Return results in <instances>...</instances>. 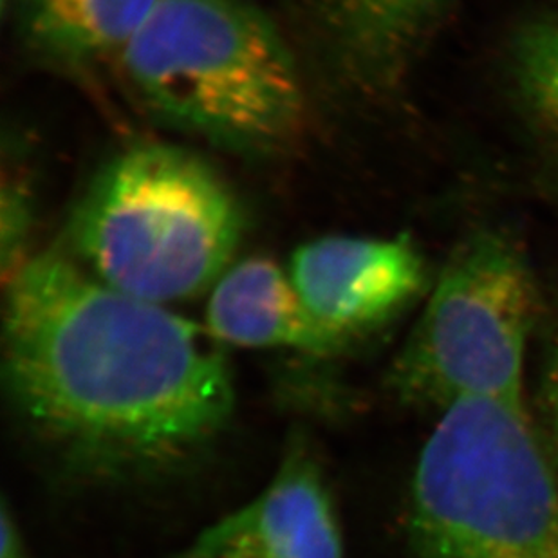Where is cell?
<instances>
[{
	"label": "cell",
	"instance_id": "obj_1",
	"mask_svg": "<svg viewBox=\"0 0 558 558\" xmlns=\"http://www.w3.org/2000/svg\"><path fill=\"white\" fill-rule=\"evenodd\" d=\"M214 342L60 252L4 280L5 396L60 469L90 485L163 480L227 433L235 385Z\"/></svg>",
	"mask_w": 558,
	"mask_h": 558
},
{
	"label": "cell",
	"instance_id": "obj_2",
	"mask_svg": "<svg viewBox=\"0 0 558 558\" xmlns=\"http://www.w3.org/2000/svg\"><path fill=\"white\" fill-rule=\"evenodd\" d=\"M120 60L161 122L230 150L274 154L304 129L295 59L244 0H161Z\"/></svg>",
	"mask_w": 558,
	"mask_h": 558
},
{
	"label": "cell",
	"instance_id": "obj_3",
	"mask_svg": "<svg viewBox=\"0 0 558 558\" xmlns=\"http://www.w3.org/2000/svg\"><path fill=\"white\" fill-rule=\"evenodd\" d=\"M243 232V208L210 165L185 148L142 143L98 172L69 241L104 284L163 306L214 288Z\"/></svg>",
	"mask_w": 558,
	"mask_h": 558
},
{
	"label": "cell",
	"instance_id": "obj_4",
	"mask_svg": "<svg viewBox=\"0 0 558 558\" xmlns=\"http://www.w3.org/2000/svg\"><path fill=\"white\" fill-rule=\"evenodd\" d=\"M409 558H558V480L526 405L442 412L412 477Z\"/></svg>",
	"mask_w": 558,
	"mask_h": 558
},
{
	"label": "cell",
	"instance_id": "obj_5",
	"mask_svg": "<svg viewBox=\"0 0 558 558\" xmlns=\"http://www.w3.org/2000/svg\"><path fill=\"white\" fill-rule=\"evenodd\" d=\"M541 296L521 243L480 228L453 246L387 373L396 400L439 414L464 401L526 405L524 364Z\"/></svg>",
	"mask_w": 558,
	"mask_h": 558
},
{
	"label": "cell",
	"instance_id": "obj_6",
	"mask_svg": "<svg viewBox=\"0 0 558 558\" xmlns=\"http://www.w3.org/2000/svg\"><path fill=\"white\" fill-rule=\"evenodd\" d=\"M290 277L311 315L348 348L381 331L430 286L411 239L324 238L291 257Z\"/></svg>",
	"mask_w": 558,
	"mask_h": 558
},
{
	"label": "cell",
	"instance_id": "obj_7",
	"mask_svg": "<svg viewBox=\"0 0 558 558\" xmlns=\"http://www.w3.org/2000/svg\"><path fill=\"white\" fill-rule=\"evenodd\" d=\"M172 558H343L326 470L304 434L291 437L268 486Z\"/></svg>",
	"mask_w": 558,
	"mask_h": 558
},
{
	"label": "cell",
	"instance_id": "obj_8",
	"mask_svg": "<svg viewBox=\"0 0 558 558\" xmlns=\"http://www.w3.org/2000/svg\"><path fill=\"white\" fill-rule=\"evenodd\" d=\"M206 329L217 342L239 348L295 349L318 359L349 349L313 318L290 275L258 257L235 264L217 280Z\"/></svg>",
	"mask_w": 558,
	"mask_h": 558
},
{
	"label": "cell",
	"instance_id": "obj_9",
	"mask_svg": "<svg viewBox=\"0 0 558 558\" xmlns=\"http://www.w3.org/2000/svg\"><path fill=\"white\" fill-rule=\"evenodd\" d=\"M453 2L315 0V10L345 71L367 82L396 84Z\"/></svg>",
	"mask_w": 558,
	"mask_h": 558
},
{
	"label": "cell",
	"instance_id": "obj_10",
	"mask_svg": "<svg viewBox=\"0 0 558 558\" xmlns=\"http://www.w3.org/2000/svg\"><path fill=\"white\" fill-rule=\"evenodd\" d=\"M161 0H21L33 48L80 65L122 54Z\"/></svg>",
	"mask_w": 558,
	"mask_h": 558
},
{
	"label": "cell",
	"instance_id": "obj_11",
	"mask_svg": "<svg viewBox=\"0 0 558 558\" xmlns=\"http://www.w3.org/2000/svg\"><path fill=\"white\" fill-rule=\"evenodd\" d=\"M508 71L524 112L558 145V11L532 19L515 33Z\"/></svg>",
	"mask_w": 558,
	"mask_h": 558
},
{
	"label": "cell",
	"instance_id": "obj_12",
	"mask_svg": "<svg viewBox=\"0 0 558 558\" xmlns=\"http://www.w3.org/2000/svg\"><path fill=\"white\" fill-rule=\"evenodd\" d=\"M533 407V428L558 480V315L544 353Z\"/></svg>",
	"mask_w": 558,
	"mask_h": 558
},
{
	"label": "cell",
	"instance_id": "obj_13",
	"mask_svg": "<svg viewBox=\"0 0 558 558\" xmlns=\"http://www.w3.org/2000/svg\"><path fill=\"white\" fill-rule=\"evenodd\" d=\"M32 210L29 194L21 183H4L2 186V274L10 279L26 258H22L29 232Z\"/></svg>",
	"mask_w": 558,
	"mask_h": 558
},
{
	"label": "cell",
	"instance_id": "obj_14",
	"mask_svg": "<svg viewBox=\"0 0 558 558\" xmlns=\"http://www.w3.org/2000/svg\"><path fill=\"white\" fill-rule=\"evenodd\" d=\"M0 532H2V548L0 558H33L27 548L26 538L22 535L19 522H16L10 502L2 500V513H0Z\"/></svg>",
	"mask_w": 558,
	"mask_h": 558
},
{
	"label": "cell",
	"instance_id": "obj_15",
	"mask_svg": "<svg viewBox=\"0 0 558 558\" xmlns=\"http://www.w3.org/2000/svg\"><path fill=\"white\" fill-rule=\"evenodd\" d=\"M2 4H8V0H2Z\"/></svg>",
	"mask_w": 558,
	"mask_h": 558
}]
</instances>
